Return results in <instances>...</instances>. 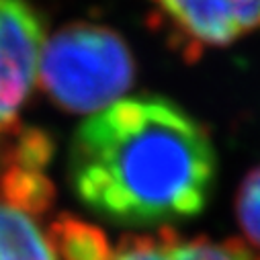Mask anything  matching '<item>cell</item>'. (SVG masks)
<instances>
[{"label": "cell", "instance_id": "cell-1", "mask_svg": "<svg viewBox=\"0 0 260 260\" xmlns=\"http://www.w3.org/2000/svg\"><path fill=\"white\" fill-rule=\"evenodd\" d=\"M68 176L90 211L119 225H164L205 211L217 156L203 123L162 96L115 101L74 134Z\"/></svg>", "mask_w": 260, "mask_h": 260}, {"label": "cell", "instance_id": "cell-2", "mask_svg": "<svg viewBox=\"0 0 260 260\" xmlns=\"http://www.w3.org/2000/svg\"><path fill=\"white\" fill-rule=\"evenodd\" d=\"M37 74L57 107L92 115L132 88L136 59L117 31L80 21L66 25L43 43Z\"/></svg>", "mask_w": 260, "mask_h": 260}, {"label": "cell", "instance_id": "cell-3", "mask_svg": "<svg viewBox=\"0 0 260 260\" xmlns=\"http://www.w3.org/2000/svg\"><path fill=\"white\" fill-rule=\"evenodd\" d=\"M172 45L186 59L260 29V0H150Z\"/></svg>", "mask_w": 260, "mask_h": 260}, {"label": "cell", "instance_id": "cell-4", "mask_svg": "<svg viewBox=\"0 0 260 260\" xmlns=\"http://www.w3.org/2000/svg\"><path fill=\"white\" fill-rule=\"evenodd\" d=\"M109 260H260V254L242 240L213 242L203 236L182 240L162 225L156 236H125Z\"/></svg>", "mask_w": 260, "mask_h": 260}, {"label": "cell", "instance_id": "cell-5", "mask_svg": "<svg viewBox=\"0 0 260 260\" xmlns=\"http://www.w3.org/2000/svg\"><path fill=\"white\" fill-rule=\"evenodd\" d=\"M0 260H57L35 217L0 201Z\"/></svg>", "mask_w": 260, "mask_h": 260}, {"label": "cell", "instance_id": "cell-6", "mask_svg": "<svg viewBox=\"0 0 260 260\" xmlns=\"http://www.w3.org/2000/svg\"><path fill=\"white\" fill-rule=\"evenodd\" d=\"M57 260H109L113 248L105 232L68 213L59 215L47 232Z\"/></svg>", "mask_w": 260, "mask_h": 260}, {"label": "cell", "instance_id": "cell-7", "mask_svg": "<svg viewBox=\"0 0 260 260\" xmlns=\"http://www.w3.org/2000/svg\"><path fill=\"white\" fill-rule=\"evenodd\" d=\"M55 199V186L43 170L9 164L0 170V201L33 217L43 215Z\"/></svg>", "mask_w": 260, "mask_h": 260}, {"label": "cell", "instance_id": "cell-8", "mask_svg": "<svg viewBox=\"0 0 260 260\" xmlns=\"http://www.w3.org/2000/svg\"><path fill=\"white\" fill-rule=\"evenodd\" d=\"M236 217L246 240L260 250V166L250 170L238 188Z\"/></svg>", "mask_w": 260, "mask_h": 260}]
</instances>
